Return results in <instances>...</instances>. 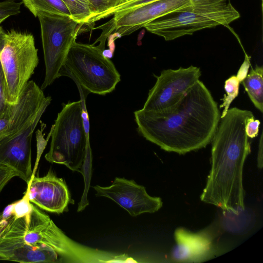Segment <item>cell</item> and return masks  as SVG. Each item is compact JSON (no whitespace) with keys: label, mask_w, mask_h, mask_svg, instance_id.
I'll list each match as a JSON object with an SVG mask.
<instances>
[{"label":"cell","mask_w":263,"mask_h":263,"mask_svg":"<svg viewBox=\"0 0 263 263\" xmlns=\"http://www.w3.org/2000/svg\"><path fill=\"white\" fill-rule=\"evenodd\" d=\"M12 107L6 100V80L0 61V119L9 116Z\"/></svg>","instance_id":"20"},{"label":"cell","mask_w":263,"mask_h":263,"mask_svg":"<svg viewBox=\"0 0 263 263\" xmlns=\"http://www.w3.org/2000/svg\"><path fill=\"white\" fill-rule=\"evenodd\" d=\"M49 152L45 158L49 162L65 165L80 172L89 145V135L84 125L82 100L63 104L51 128Z\"/></svg>","instance_id":"6"},{"label":"cell","mask_w":263,"mask_h":263,"mask_svg":"<svg viewBox=\"0 0 263 263\" xmlns=\"http://www.w3.org/2000/svg\"><path fill=\"white\" fill-rule=\"evenodd\" d=\"M6 32L3 27L0 26V53L4 46L5 42Z\"/></svg>","instance_id":"32"},{"label":"cell","mask_w":263,"mask_h":263,"mask_svg":"<svg viewBox=\"0 0 263 263\" xmlns=\"http://www.w3.org/2000/svg\"><path fill=\"white\" fill-rule=\"evenodd\" d=\"M176 245L171 254V259L177 262H197L205 260L214 255L211 235L205 231L193 232L183 228L174 233Z\"/></svg>","instance_id":"14"},{"label":"cell","mask_w":263,"mask_h":263,"mask_svg":"<svg viewBox=\"0 0 263 263\" xmlns=\"http://www.w3.org/2000/svg\"><path fill=\"white\" fill-rule=\"evenodd\" d=\"M66 235L50 217L33 205L30 214L15 218L0 237V260L63 262L59 255Z\"/></svg>","instance_id":"3"},{"label":"cell","mask_w":263,"mask_h":263,"mask_svg":"<svg viewBox=\"0 0 263 263\" xmlns=\"http://www.w3.org/2000/svg\"><path fill=\"white\" fill-rule=\"evenodd\" d=\"M97 197H105L116 202L132 216L145 213H153L162 206L161 198L148 194L145 187L134 180L116 177L108 186H92Z\"/></svg>","instance_id":"12"},{"label":"cell","mask_w":263,"mask_h":263,"mask_svg":"<svg viewBox=\"0 0 263 263\" xmlns=\"http://www.w3.org/2000/svg\"><path fill=\"white\" fill-rule=\"evenodd\" d=\"M27 189L30 202L49 212L63 213L68 211L69 203H74L64 180L51 170L41 177L32 175Z\"/></svg>","instance_id":"13"},{"label":"cell","mask_w":263,"mask_h":263,"mask_svg":"<svg viewBox=\"0 0 263 263\" xmlns=\"http://www.w3.org/2000/svg\"><path fill=\"white\" fill-rule=\"evenodd\" d=\"M260 121L255 119L254 117L249 119L246 125V132L250 138H254L258 136Z\"/></svg>","instance_id":"27"},{"label":"cell","mask_w":263,"mask_h":263,"mask_svg":"<svg viewBox=\"0 0 263 263\" xmlns=\"http://www.w3.org/2000/svg\"><path fill=\"white\" fill-rule=\"evenodd\" d=\"M250 57H249L246 53H245V59L243 64L241 65L236 75L240 82L243 80V79L247 76L248 70L250 65Z\"/></svg>","instance_id":"28"},{"label":"cell","mask_w":263,"mask_h":263,"mask_svg":"<svg viewBox=\"0 0 263 263\" xmlns=\"http://www.w3.org/2000/svg\"><path fill=\"white\" fill-rule=\"evenodd\" d=\"M240 83L237 76L234 75L232 76L225 81L224 88L226 95L222 99V103L219 106V108H223L220 118L226 114L230 108L231 103L238 96Z\"/></svg>","instance_id":"19"},{"label":"cell","mask_w":263,"mask_h":263,"mask_svg":"<svg viewBox=\"0 0 263 263\" xmlns=\"http://www.w3.org/2000/svg\"><path fill=\"white\" fill-rule=\"evenodd\" d=\"M23 3L35 17L38 12L71 17L62 0H26Z\"/></svg>","instance_id":"16"},{"label":"cell","mask_w":263,"mask_h":263,"mask_svg":"<svg viewBox=\"0 0 263 263\" xmlns=\"http://www.w3.org/2000/svg\"><path fill=\"white\" fill-rule=\"evenodd\" d=\"M103 51L98 46L75 41L60 71V77L71 78L85 98L89 93H110L121 81L120 74Z\"/></svg>","instance_id":"4"},{"label":"cell","mask_w":263,"mask_h":263,"mask_svg":"<svg viewBox=\"0 0 263 263\" xmlns=\"http://www.w3.org/2000/svg\"><path fill=\"white\" fill-rule=\"evenodd\" d=\"M6 18V17H0V25L3 22Z\"/></svg>","instance_id":"33"},{"label":"cell","mask_w":263,"mask_h":263,"mask_svg":"<svg viewBox=\"0 0 263 263\" xmlns=\"http://www.w3.org/2000/svg\"><path fill=\"white\" fill-rule=\"evenodd\" d=\"M10 127L9 116L0 119V139L9 134Z\"/></svg>","instance_id":"29"},{"label":"cell","mask_w":263,"mask_h":263,"mask_svg":"<svg viewBox=\"0 0 263 263\" xmlns=\"http://www.w3.org/2000/svg\"><path fill=\"white\" fill-rule=\"evenodd\" d=\"M15 218L13 212V203L8 205L0 213V237L7 226Z\"/></svg>","instance_id":"24"},{"label":"cell","mask_w":263,"mask_h":263,"mask_svg":"<svg viewBox=\"0 0 263 263\" xmlns=\"http://www.w3.org/2000/svg\"><path fill=\"white\" fill-rule=\"evenodd\" d=\"M93 17L90 21L89 25L102 18L111 15L112 11L123 5L128 0H88Z\"/></svg>","instance_id":"18"},{"label":"cell","mask_w":263,"mask_h":263,"mask_svg":"<svg viewBox=\"0 0 263 263\" xmlns=\"http://www.w3.org/2000/svg\"><path fill=\"white\" fill-rule=\"evenodd\" d=\"M44 127H43V125L41 126V129H38L36 132V146H37V155L36 158L35 163V165L32 171V175H35L36 173L39 162L40 161L42 154L45 149L47 143L49 140V138L51 137V130L48 134V137L46 140L44 138V135H43V131Z\"/></svg>","instance_id":"23"},{"label":"cell","mask_w":263,"mask_h":263,"mask_svg":"<svg viewBox=\"0 0 263 263\" xmlns=\"http://www.w3.org/2000/svg\"><path fill=\"white\" fill-rule=\"evenodd\" d=\"M240 16L228 0L214 5L184 7L155 20L144 28L170 41L203 29L220 25L228 27Z\"/></svg>","instance_id":"5"},{"label":"cell","mask_w":263,"mask_h":263,"mask_svg":"<svg viewBox=\"0 0 263 263\" xmlns=\"http://www.w3.org/2000/svg\"><path fill=\"white\" fill-rule=\"evenodd\" d=\"M191 5L190 0H159L115 15L109 22L97 28L103 29L99 40L105 42L112 33L120 36L129 35L162 16Z\"/></svg>","instance_id":"10"},{"label":"cell","mask_w":263,"mask_h":263,"mask_svg":"<svg viewBox=\"0 0 263 263\" xmlns=\"http://www.w3.org/2000/svg\"><path fill=\"white\" fill-rule=\"evenodd\" d=\"M253 117L250 110L232 107L220 119L211 140V167L200 196L202 202L223 211L245 209L242 173L251 153L246 125Z\"/></svg>","instance_id":"2"},{"label":"cell","mask_w":263,"mask_h":263,"mask_svg":"<svg viewBox=\"0 0 263 263\" xmlns=\"http://www.w3.org/2000/svg\"><path fill=\"white\" fill-rule=\"evenodd\" d=\"M45 65L41 89H44L60 77V71L72 43L83 25L71 17L38 12Z\"/></svg>","instance_id":"8"},{"label":"cell","mask_w":263,"mask_h":263,"mask_svg":"<svg viewBox=\"0 0 263 263\" xmlns=\"http://www.w3.org/2000/svg\"><path fill=\"white\" fill-rule=\"evenodd\" d=\"M193 5H210L221 3L228 0H190Z\"/></svg>","instance_id":"30"},{"label":"cell","mask_w":263,"mask_h":263,"mask_svg":"<svg viewBox=\"0 0 263 263\" xmlns=\"http://www.w3.org/2000/svg\"><path fill=\"white\" fill-rule=\"evenodd\" d=\"M33 35L11 29L6 32L0 61L6 80V97L16 104L39 64Z\"/></svg>","instance_id":"7"},{"label":"cell","mask_w":263,"mask_h":263,"mask_svg":"<svg viewBox=\"0 0 263 263\" xmlns=\"http://www.w3.org/2000/svg\"><path fill=\"white\" fill-rule=\"evenodd\" d=\"M262 133L261 134L259 142V146H258V151L257 155V166L259 169H261L262 167V147H263V141H262Z\"/></svg>","instance_id":"31"},{"label":"cell","mask_w":263,"mask_h":263,"mask_svg":"<svg viewBox=\"0 0 263 263\" xmlns=\"http://www.w3.org/2000/svg\"><path fill=\"white\" fill-rule=\"evenodd\" d=\"M157 1L159 0H128L123 5L116 8L112 11L111 15H119L142 5Z\"/></svg>","instance_id":"25"},{"label":"cell","mask_w":263,"mask_h":263,"mask_svg":"<svg viewBox=\"0 0 263 263\" xmlns=\"http://www.w3.org/2000/svg\"><path fill=\"white\" fill-rule=\"evenodd\" d=\"M263 67L256 65L241 81L245 89L255 106L263 112Z\"/></svg>","instance_id":"15"},{"label":"cell","mask_w":263,"mask_h":263,"mask_svg":"<svg viewBox=\"0 0 263 263\" xmlns=\"http://www.w3.org/2000/svg\"><path fill=\"white\" fill-rule=\"evenodd\" d=\"M201 72L199 67L190 66L161 72L154 86L149 90L142 109L147 111H161L177 103L186 92L199 80Z\"/></svg>","instance_id":"9"},{"label":"cell","mask_w":263,"mask_h":263,"mask_svg":"<svg viewBox=\"0 0 263 263\" xmlns=\"http://www.w3.org/2000/svg\"><path fill=\"white\" fill-rule=\"evenodd\" d=\"M139 133L162 149L184 155L206 147L220 119L216 102L199 80L174 106L134 112Z\"/></svg>","instance_id":"1"},{"label":"cell","mask_w":263,"mask_h":263,"mask_svg":"<svg viewBox=\"0 0 263 263\" xmlns=\"http://www.w3.org/2000/svg\"><path fill=\"white\" fill-rule=\"evenodd\" d=\"M47 105L43 106L18 130L0 139V164L14 171L27 183L32 175L31 142L35 129Z\"/></svg>","instance_id":"11"},{"label":"cell","mask_w":263,"mask_h":263,"mask_svg":"<svg viewBox=\"0 0 263 263\" xmlns=\"http://www.w3.org/2000/svg\"><path fill=\"white\" fill-rule=\"evenodd\" d=\"M33 204L30 203L28 197V191L26 189L22 199L13 202V212L16 218L24 217L31 213Z\"/></svg>","instance_id":"21"},{"label":"cell","mask_w":263,"mask_h":263,"mask_svg":"<svg viewBox=\"0 0 263 263\" xmlns=\"http://www.w3.org/2000/svg\"><path fill=\"white\" fill-rule=\"evenodd\" d=\"M15 176L17 175L14 171L0 164V193L7 183Z\"/></svg>","instance_id":"26"},{"label":"cell","mask_w":263,"mask_h":263,"mask_svg":"<svg viewBox=\"0 0 263 263\" xmlns=\"http://www.w3.org/2000/svg\"><path fill=\"white\" fill-rule=\"evenodd\" d=\"M71 17L82 25H89L93 13L88 0H62Z\"/></svg>","instance_id":"17"},{"label":"cell","mask_w":263,"mask_h":263,"mask_svg":"<svg viewBox=\"0 0 263 263\" xmlns=\"http://www.w3.org/2000/svg\"><path fill=\"white\" fill-rule=\"evenodd\" d=\"M23 2H16L14 0H6L0 2V17L8 18L21 12Z\"/></svg>","instance_id":"22"},{"label":"cell","mask_w":263,"mask_h":263,"mask_svg":"<svg viewBox=\"0 0 263 263\" xmlns=\"http://www.w3.org/2000/svg\"><path fill=\"white\" fill-rule=\"evenodd\" d=\"M22 2H24L26 0H22Z\"/></svg>","instance_id":"34"}]
</instances>
